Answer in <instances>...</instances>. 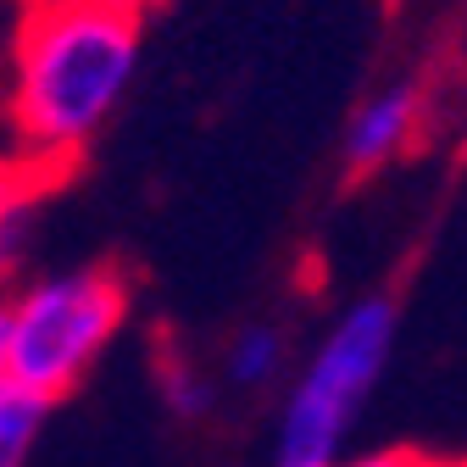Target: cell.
I'll use <instances>...</instances> for the list:
<instances>
[{
  "label": "cell",
  "mask_w": 467,
  "mask_h": 467,
  "mask_svg": "<svg viewBox=\"0 0 467 467\" xmlns=\"http://www.w3.org/2000/svg\"><path fill=\"white\" fill-rule=\"evenodd\" d=\"M140 67V12L95 0H28L12 45L6 117L17 150L78 161Z\"/></svg>",
  "instance_id": "6da1fadb"
},
{
  "label": "cell",
  "mask_w": 467,
  "mask_h": 467,
  "mask_svg": "<svg viewBox=\"0 0 467 467\" xmlns=\"http://www.w3.org/2000/svg\"><path fill=\"white\" fill-rule=\"evenodd\" d=\"M123 317L129 278L111 267H78L17 289L6 301V379L56 406L84 384Z\"/></svg>",
  "instance_id": "7a4b0ae2"
},
{
  "label": "cell",
  "mask_w": 467,
  "mask_h": 467,
  "mask_svg": "<svg viewBox=\"0 0 467 467\" xmlns=\"http://www.w3.org/2000/svg\"><path fill=\"white\" fill-rule=\"evenodd\" d=\"M389 350H395V306L384 296L357 301L323 334L317 357L289 389L278 412L273 467H334L368 389L379 384L389 362Z\"/></svg>",
  "instance_id": "3957f363"
},
{
  "label": "cell",
  "mask_w": 467,
  "mask_h": 467,
  "mask_svg": "<svg viewBox=\"0 0 467 467\" xmlns=\"http://www.w3.org/2000/svg\"><path fill=\"white\" fill-rule=\"evenodd\" d=\"M73 179V161H56V156H28L12 150L0 161V289H6L28 256V234L39 206Z\"/></svg>",
  "instance_id": "277c9868"
},
{
  "label": "cell",
  "mask_w": 467,
  "mask_h": 467,
  "mask_svg": "<svg viewBox=\"0 0 467 467\" xmlns=\"http://www.w3.org/2000/svg\"><path fill=\"white\" fill-rule=\"evenodd\" d=\"M418 111H423V100H418L412 84L379 89V95L357 111L350 134H345V161H350V172H373V167H384L406 140H412Z\"/></svg>",
  "instance_id": "5b68a950"
},
{
  "label": "cell",
  "mask_w": 467,
  "mask_h": 467,
  "mask_svg": "<svg viewBox=\"0 0 467 467\" xmlns=\"http://www.w3.org/2000/svg\"><path fill=\"white\" fill-rule=\"evenodd\" d=\"M45 418H50V400L23 389V384H0V467H28L39 434H45Z\"/></svg>",
  "instance_id": "8992f818"
},
{
  "label": "cell",
  "mask_w": 467,
  "mask_h": 467,
  "mask_svg": "<svg viewBox=\"0 0 467 467\" xmlns=\"http://www.w3.org/2000/svg\"><path fill=\"white\" fill-rule=\"evenodd\" d=\"M278 368H284V334L273 323L240 328V334H234V345H228V357H223L228 384H240V389H262Z\"/></svg>",
  "instance_id": "52a82bcc"
},
{
  "label": "cell",
  "mask_w": 467,
  "mask_h": 467,
  "mask_svg": "<svg viewBox=\"0 0 467 467\" xmlns=\"http://www.w3.org/2000/svg\"><path fill=\"white\" fill-rule=\"evenodd\" d=\"M156 384H161V400H167L179 418H201L206 406H212V384H206V373H195L184 357H172V350L156 362Z\"/></svg>",
  "instance_id": "ba28073f"
},
{
  "label": "cell",
  "mask_w": 467,
  "mask_h": 467,
  "mask_svg": "<svg viewBox=\"0 0 467 467\" xmlns=\"http://www.w3.org/2000/svg\"><path fill=\"white\" fill-rule=\"evenodd\" d=\"M334 467H434V462L418 456V451H373V456H350V462H334Z\"/></svg>",
  "instance_id": "9c48e42d"
},
{
  "label": "cell",
  "mask_w": 467,
  "mask_h": 467,
  "mask_svg": "<svg viewBox=\"0 0 467 467\" xmlns=\"http://www.w3.org/2000/svg\"><path fill=\"white\" fill-rule=\"evenodd\" d=\"M0 384H6V296H0Z\"/></svg>",
  "instance_id": "30bf717a"
},
{
  "label": "cell",
  "mask_w": 467,
  "mask_h": 467,
  "mask_svg": "<svg viewBox=\"0 0 467 467\" xmlns=\"http://www.w3.org/2000/svg\"><path fill=\"white\" fill-rule=\"evenodd\" d=\"M95 6H117V12H140L145 0H95Z\"/></svg>",
  "instance_id": "8fae6325"
}]
</instances>
